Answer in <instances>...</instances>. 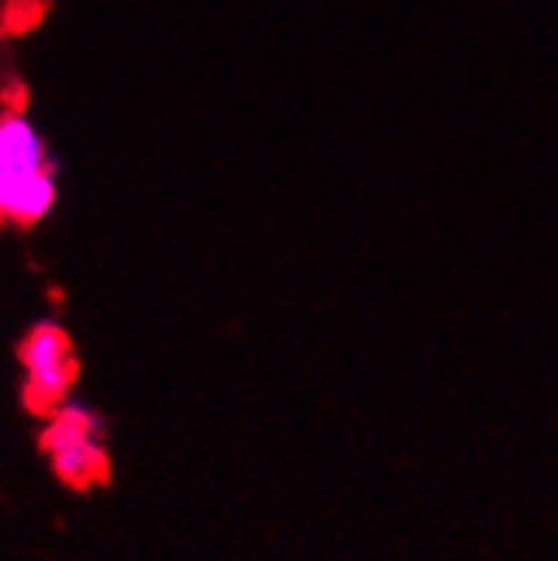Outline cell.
<instances>
[{
	"label": "cell",
	"mask_w": 558,
	"mask_h": 561,
	"mask_svg": "<svg viewBox=\"0 0 558 561\" xmlns=\"http://www.w3.org/2000/svg\"><path fill=\"white\" fill-rule=\"evenodd\" d=\"M58 159L24 108H0V224L37 227L61 196Z\"/></svg>",
	"instance_id": "6da1fadb"
},
{
	"label": "cell",
	"mask_w": 558,
	"mask_h": 561,
	"mask_svg": "<svg viewBox=\"0 0 558 561\" xmlns=\"http://www.w3.org/2000/svg\"><path fill=\"white\" fill-rule=\"evenodd\" d=\"M42 450L65 488L89 491L109 477L105 423L82 399H68L48 413L42 430Z\"/></svg>",
	"instance_id": "7a4b0ae2"
},
{
	"label": "cell",
	"mask_w": 558,
	"mask_h": 561,
	"mask_svg": "<svg viewBox=\"0 0 558 561\" xmlns=\"http://www.w3.org/2000/svg\"><path fill=\"white\" fill-rule=\"evenodd\" d=\"M21 376H24V399L37 413H52L71 399L78 379V355L71 335L55 322H34L21 339Z\"/></svg>",
	"instance_id": "3957f363"
}]
</instances>
